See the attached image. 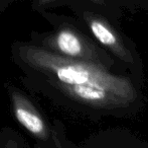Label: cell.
Listing matches in <instances>:
<instances>
[{"label": "cell", "instance_id": "277c9868", "mask_svg": "<svg viewBox=\"0 0 148 148\" xmlns=\"http://www.w3.org/2000/svg\"><path fill=\"white\" fill-rule=\"evenodd\" d=\"M89 26L92 31V34L102 45L111 49L114 53H116L121 58L126 57L124 47L118 40L115 33L109 28L108 24H106L105 22L100 19L93 18L89 22Z\"/></svg>", "mask_w": 148, "mask_h": 148}, {"label": "cell", "instance_id": "6da1fadb", "mask_svg": "<svg viewBox=\"0 0 148 148\" xmlns=\"http://www.w3.org/2000/svg\"><path fill=\"white\" fill-rule=\"evenodd\" d=\"M20 59L28 72L45 80L64 95L87 106L117 108L136 97L132 83L103 67L87 61L66 58L34 46H22Z\"/></svg>", "mask_w": 148, "mask_h": 148}, {"label": "cell", "instance_id": "7a4b0ae2", "mask_svg": "<svg viewBox=\"0 0 148 148\" xmlns=\"http://www.w3.org/2000/svg\"><path fill=\"white\" fill-rule=\"evenodd\" d=\"M53 46L62 56L71 59L82 60L86 53L84 42L80 37L71 30H62L53 38Z\"/></svg>", "mask_w": 148, "mask_h": 148}, {"label": "cell", "instance_id": "3957f363", "mask_svg": "<svg viewBox=\"0 0 148 148\" xmlns=\"http://www.w3.org/2000/svg\"><path fill=\"white\" fill-rule=\"evenodd\" d=\"M14 113L17 121L27 129L30 133L38 137H45L47 128L41 117L27 103L23 101H15Z\"/></svg>", "mask_w": 148, "mask_h": 148}]
</instances>
